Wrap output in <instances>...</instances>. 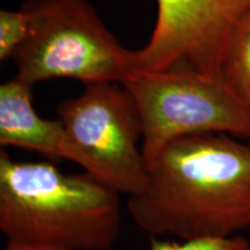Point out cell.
Returning a JSON list of instances; mask_svg holds the SVG:
<instances>
[{"label":"cell","instance_id":"obj_1","mask_svg":"<svg viewBox=\"0 0 250 250\" xmlns=\"http://www.w3.org/2000/svg\"><path fill=\"white\" fill-rule=\"evenodd\" d=\"M147 174L127 210L151 237L224 239L250 228V144L219 133L184 137L162 149Z\"/></svg>","mask_w":250,"mask_h":250},{"label":"cell","instance_id":"obj_2","mask_svg":"<svg viewBox=\"0 0 250 250\" xmlns=\"http://www.w3.org/2000/svg\"><path fill=\"white\" fill-rule=\"evenodd\" d=\"M120 193L88 173L15 161L0 151V230L7 240L66 250H110L121 235Z\"/></svg>","mask_w":250,"mask_h":250},{"label":"cell","instance_id":"obj_3","mask_svg":"<svg viewBox=\"0 0 250 250\" xmlns=\"http://www.w3.org/2000/svg\"><path fill=\"white\" fill-rule=\"evenodd\" d=\"M30 34L13 56L15 79L33 86L57 78L85 85L123 83L133 71L124 48L88 0H26Z\"/></svg>","mask_w":250,"mask_h":250},{"label":"cell","instance_id":"obj_4","mask_svg":"<svg viewBox=\"0 0 250 250\" xmlns=\"http://www.w3.org/2000/svg\"><path fill=\"white\" fill-rule=\"evenodd\" d=\"M138 107L146 166L166 146L197 134H228L250 139V104L224 77L186 67L131 72L122 83Z\"/></svg>","mask_w":250,"mask_h":250},{"label":"cell","instance_id":"obj_5","mask_svg":"<svg viewBox=\"0 0 250 250\" xmlns=\"http://www.w3.org/2000/svg\"><path fill=\"white\" fill-rule=\"evenodd\" d=\"M64 136L61 158L79 165L129 197L147 186V166L138 147L143 124L136 102L121 83L85 85L79 96L57 108Z\"/></svg>","mask_w":250,"mask_h":250},{"label":"cell","instance_id":"obj_6","mask_svg":"<svg viewBox=\"0 0 250 250\" xmlns=\"http://www.w3.org/2000/svg\"><path fill=\"white\" fill-rule=\"evenodd\" d=\"M158 13L148 42L132 51L133 71L186 67L223 77L228 41L250 12V0H155Z\"/></svg>","mask_w":250,"mask_h":250},{"label":"cell","instance_id":"obj_7","mask_svg":"<svg viewBox=\"0 0 250 250\" xmlns=\"http://www.w3.org/2000/svg\"><path fill=\"white\" fill-rule=\"evenodd\" d=\"M62 121L44 120L33 105V86L13 78L0 86V145L62 160Z\"/></svg>","mask_w":250,"mask_h":250},{"label":"cell","instance_id":"obj_8","mask_svg":"<svg viewBox=\"0 0 250 250\" xmlns=\"http://www.w3.org/2000/svg\"><path fill=\"white\" fill-rule=\"evenodd\" d=\"M221 73L250 104V12L239 21L229 37Z\"/></svg>","mask_w":250,"mask_h":250},{"label":"cell","instance_id":"obj_9","mask_svg":"<svg viewBox=\"0 0 250 250\" xmlns=\"http://www.w3.org/2000/svg\"><path fill=\"white\" fill-rule=\"evenodd\" d=\"M30 17L23 8L0 11V61L12 59L30 34Z\"/></svg>","mask_w":250,"mask_h":250},{"label":"cell","instance_id":"obj_10","mask_svg":"<svg viewBox=\"0 0 250 250\" xmlns=\"http://www.w3.org/2000/svg\"><path fill=\"white\" fill-rule=\"evenodd\" d=\"M149 250H250V243L241 235L190 241L161 240L158 237H152L149 241Z\"/></svg>","mask_w":250,"mask_h":250},{"label":"cell","instance_id":"obj_11","mask_svg":"<svg viewBox=\"0 0 250 250\" xmlns=\"http://www.w3.org/2000/svg\"><path fill=\"white\" fill-rule=\"evenodd\" d=\"M2 250H66L58 247L42 245V243L22 241V240H7Z\"/></svg>","mask_w":250,"mask_h":250}]
</instances>
